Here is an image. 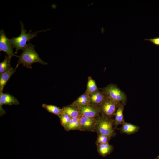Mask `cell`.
I'll list each match as a JSON object with an SVG mask.
<instances>
[{
  "mask_svg": "<svg viewBox=\"0 0 159 159\" xmlns=\"http://www.w3.org/2000/svg\"><path fill=\"white\" fill-rule=\"evenodd\" d=\"M16 65L22 64L27 68L32 69V65L35 63H39L43 65H47V63L42 60L36 52L34 46L29 42L22 54L18 57Z\"/></svg>",
  "mask_w": 159,
  "mask_h": 159,
  "instance_id": "obj_1",
  "label": "cell"
},
{
  "mask_svg": "<svg viewBox=\"0 0 159 159\" xmlns=\"http://www.w3.org/2000/svg\"><path fill=\"white\" fill-rule=\"evenodd\" d=\"M21 26V33L19 36L16 37H13L10 39L11 45L13 48L16 49L15 53L16 54L18 51L19 50H23L26 46V42H29L30 39H32L34 37H36L37 34L39 32H45L47 30L39 31L31 33V30H30L29 32L26 33V30L24 29L23 23L20 22Z\"/></svg>",
  "mask_w": 159,
  "mask_h": 159,
  "instance_id": "obj_2",
  "label": "cell"
},
{
  "mask_svg": "<svg viewBox=\"0 0 159 159\" xmlns=\"http://www.w3.org/2000/svg\"><path fill=\"white\" fill-rule=\"evenodd\" d=\"M96 119L97 123L95 132L111 138L116 135V134L114 128V119L102 115Z\"/></svg>",
  "mask_w": 159,
  "mask_h": 159,
  "instance_id": "obj_3",
  "label": "cell"
},
{
  "mask_svg": "<svg viewBox=\"0 0 159 159\" xmlns=\"http://www.w3.org/2000/svg\"><path fill=\"white\" fill-rule=\"evenodd\" d=\"M101 90L109 99L118 104L122 103L125 105L127 100L126 96L117 86L110 84Z\"/></svg>",
  "mask_w": 159,
  "mask_h": 159,
  "instance_id": "obj_4",
  "label": "cell"
},
{
  "mask_svg": "<svg viewBox=\"0 0 159 159\" xmlns=\"http://www.w3.org/2000/svg\"><path fill=\"white\" fill-rule=\"evenodd\" d=\"M119 104L107 97L100 106V114L112 118L114 115Z\"/></svg>",
  "mask_w": 159,
  "mask_h": 159,
  "instance_id": "obj_5",
  "label": "cell"
},
{
  "mask_svg": "<svg viewBox=\"0 0 159 159\" xmlns=\"http://www.w3.org/2000/svg\"><path fill=\"white\" fill-rule=\"evenodd\" d=\"M80 116L96 118L100 116V106L93 104L78 107Z\"/></svg>",
  "mask_w": 159,
  "mask_h": 159,
  "instance_id": "obj_6",
  "label": "cell"
},
{
  "mask_svg": "<svg viewBox=\"0 0 159 159\" xmlns=\"http://www.w3.org/2000/svg\"><path fill=\"white\" fill-rule=\"evenodd\" d=\"M13 49L10 39L6 37L4 31L1 30L0 31V51L5 52L8 56L18 57L19 56L14 53Z\"/></svg>",
  "mask_w": 159,
  "mask_h": 159,
  "instance_id": "obj_7",
  "label": "cell"
},
{
  "mask_svg": "<svg viewBox=\"0 0 159 159\" xmlns=\"http://www.w3.org/2000/svg\"><path fill=\"white\" fill-rule=\"evenodd\" d=\"M80 131L95 132L97 123L96 118L80 116Z\"/></svg>",
  "mask_w": 159,
  "mask_h": 159,
  "instance_id": "obj_8",
  "label": "cell"
},
{
  "mask_svg": "<svg viewBox=\"0 0 159 159\" xmlns=\"http://www.w3.org/2000/svg\"><path fill=\"white\" fill-rule=\"evenodd\" d=\"M124 104L121 103L118 106L117 108L114 115V128L115 130L117 129V126L120 125H122L125 122L124 118L123 110Z\"/></svg>",
  "mask_w": 159,
  "mask_h": 159,
  "instance_id": "obj_9",
  "label": "cell"
},
{
  "mask_svg": "<svg viewBox=\"0 0 159 159\" xmlns=\"http://www.w3.org/2000/svg\"><path fill=\"white\" fill-rule=\"evenodd\" d=\"M90 104L100 106L107 98L106 94L99 90L90 95Z\"/></svg>",
  "mask_w": 159,
  "mask_h": 159,
  "instance_id": "obj_10",
  "label": "cell"
},
{
  "mask_svg": "<svg viewBox=\"0 0 159 159\" xmlns=\"http://www.w3.org/2000/svg\"><path fill=\"white\" fill-rule=\"evenodd\" d=\"M18 67L16 65L14 68H12L10 70L0 74V92H3V90L5 85L8 80L16 71Z\"/></svg>",
  "mask_w": 159,
  "mask_h": 159,
  "instance_id": "obj_11",
  "label": "cell"
},
{
  "mask_svg": "<svg viewBox=\"0 0 159 159\" xmlns=\"http://www.w3.org/2000/svg\"><path fill=\"white\" fill-rule=\"evenodd\" d=\"M19 103L18 100L10 94L0 92V104L2 105H19Z\"/></svg>",
  "mask_w": 159,
  "mask_h": 159,
  "instance_id": "obj_12",
  "label": "cell"
},
{
  "mask_svg": "<svg viewBox=\"0 0 159 159\" xmlns=\"http://www.w3.org/2000/svg\"><path fill=\"white\" fill-rule=\"evenodd\" d=\"M120 133L131 135L138 132L139 130V126L134 124L125 122L121 127L118 128Z\"/></svg>",
  "mask_w": 159,
  "mask_h": 159,
  "instance_id": "obj_13",
  "label": "cell"
},
{
  "mask_svg": "<svg viewBox=\"0 0 159 159\" xmlns=\"http://www.w3.org/2000/svg\"><path fill=\"white\" fill-rule=\"evenodd\" d=\"M63 113L68 115L72 118H75L80 116L79 108L70 104L62 108Z\"/></svg>",
  "mask_w": 159,
  "mask_h": 159,
  "instance_id": "obj_14",
  "label": "cell"
},
{
  "mask_svg": "<svg viewBox=\"0 0 159 159\" xmlns=\"http://www.w3.org/2000/svg\"><path fill=\"white\" fill-rule=\"evenodd\" d=\"M97 151L102 157H105L112 153L113 150V146L109 143L102 144L97 146Z\"/></svg>",
  "mask_w": 159,
  "mask_h": 159,
  "instance_id": "obj_15",
  "label": "cell"
},
{
  "mask_svg": "<svg viewBox=\"0 0 159 159\" xmlns=\"http://www.w3.org/2000/svg\"><path fill=\"white\" fill-rule=\"evenodd\" d=\"M80 118V116L72 118L69 122L64 127L65 130L67 131L72 130H80L81 127Z\"/></svg>",
  "mask_w": 159,
  "mask_h": 159,
  "instance_id": "obj_16",
  "label": "cell"
},
{
  "mask_svg": "<svg viewBox=\"0 0 159 159\" xmlns=\"http://www.w3.org/2000/svg\"><path fill=\"white\" fill-rule=\"evenodd\" d=\"M90 104V95L84 93L74 101L71 105L77 107Z\"/></svg>",
  "mask_w": 159,
  "mask_h": 159,
  "instance_id": "obj_17",
  "label": "cell"
},
{
  "mask_svg": "<svg viewBox=\"0 0 159 159\" xmlns=\"http://www.w3.org/2000/svg\"><path fill=\"white\" fill-rule=\"evenodd\" d=\"M98 90L95 81L91 77H89L87 88L85 93L90 95Z\"/></svg>",
  "mask_w": 159,
  "mask_h": 159,
  "instance_id": "obj_18",
  "label": "cell"
},
{
  "mask_svg": "<svg viewBox=\"0 0 159 159\" xmlns=\"http://www.w3.org/2000/svg\"><path fill=\"white\" fill-rule=\"evenodd\" d=\"M12 57L5 56L4 60L0 63V73H1L5 72L12 68L10 64L11 58Z\"/></svg>",
  "mask_w": 159,
  "mask_h": 159,
  "instance_id": "obj_19",
  "label": "cell"
},
{
  "mask_svg": "<svg viewBox=\"0 0 159 159\" xmlns=\"http://www.w3.org/2000/svg\"><path fill=\"white\" fill-rule=\"evenodd\" d=\"M42 107L49 112L58 116L63 112L62 109H61L55 105L43 104L42 105Z\"/></svg>",
  "mask_w": 159,
  "mask_h": 159,
  "instance_id": "obj_20",
  "label": "cell"
},
{
  "mask_svg": "<svg viewBox=\"0 0 159 159\" xmlns=\"http://www.w3.org/2000/svg\"><path fill=\"white\" fill-rule=\"evenodd\" d=\"M111 137H110L97 133V137L95 142L96 146L102 144L109 143Z\"/></svg>",
  "mask_w": 159,
  "mask_h": 159,
  "instance_id": "obj_21",
  "label": "cell"
},
{
  "mask_svg": "<svg viewBox=\"0 0 159 159\" xmlns=\"http://www.w3.org/2000/svg\"><path fill=\"white\" fill-rule=\"evenodd\" d=\"M58 116L61 124L64 127L72 119L68 115L63 112L59 115Z\"/></svg>",
  "mask_w": 159,
  "mask_h": 159,
  "instance_id": "obj_22",
  "label": "cell"
},
{
  "mask_svg": "<svg viewBox=\"0 0 159 159\" xmlns=\"http://www.w3.org/2000/svg\"><path fill=\"white\" fill-rule=\"evenodd\" d=\"M144 40L150 41L151 42L153 43L154 44L157 46H159V37H155L153 38L145 39Z\"/></svg>",
  "mask_w": 159,
  "mask_h": 159,
  "instance_id": "obj_23",
  "label": "cell"
},
{
  "mask_svg": "<svg viewBox=\"0 0 159 159\" xmlns=\"http://www.w3.org/2000/svg\"><path fill=\"white\" fill-rule=\"evenodd\" d=\"M2 105L0 104V116H2L6 113L5 110L2 108Z\"/></svg>",
  "mask_w": 159,
  "mask_h": 159,
  "instance_id": "obj_24",
  "label": "cell"
}]
</instances>
